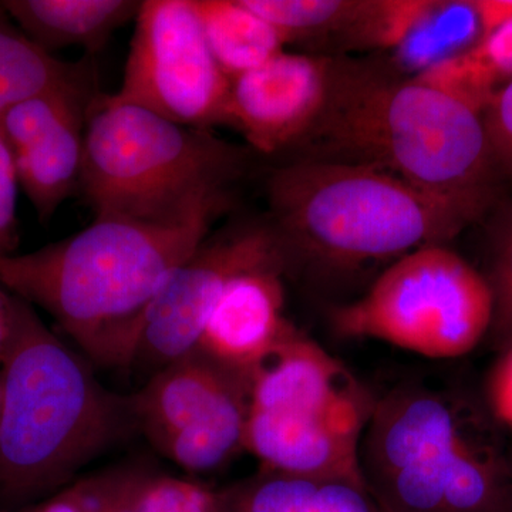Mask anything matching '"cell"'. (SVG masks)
Segmentation results:
<instances>
[{"label":"cell","mask_w":512,"mask_h":512,"mask_svg":"<svg viewBox=\"0 0 512 512\" xmlns=\"http://www.w3.org/2000/svg\"><path fill=\"white\" fill-rule=\"evenodd\" d=\"M285 278L281 269H258L234 279L195 349L251 379L296 330L285 318Z\"/></svg>","instance_id":"5bb4252c"},{"label":"cell","mask_w":512,"mask_h":512,"mask_svg":"<svg viewBox=\"0 0 512 512\" xmlns=\"http://www.w3.org/2000/svg\"><path fill=\"white\" fill-rule=\"evenodd\" d=\"M0 363V495L25 503L59 490L137 431L131 397L107 390L30 303L10 293Z\"/></svg>","instance_id":"277c9868"},{"label":"cell","mask_w":512,"mask_h":512,"mask_svg":"<svg viewBox=\"0 0 512 512\" xmlns=\"http://www.w3.org/2000/svg\"><path fill=\"white\" fill-rule=\"evenodd\" d=\"M20 183L12 148L0 127V259L15 255L19 245Z\"/></svg>","instance_id":"d4e9b609"},{"label":"cell","mask_w":512,"mask_h":512,"mask_svg":"<svg viewBox=\"0 0 512 512\" xmlns=\"http://www.w3.org/2000/svg\"><path fill=\"white\" fill-rule=\"evenodd\" d=\"M375 403L348 367L295 330L251 377L245 451L261 470L366 487L360 447Z\"/></svg>","instance_id":"52a82bcc"},{"label":"cell","mask_w":512,"mask_h":512,"mask_svg":"<svg viewBox=\"0 0 512 512\" xmlns=\"http://www.w3.org/2000/svg\"><path fill=\"white\" fill-rule=\"evenodd\" d=\"M493 320L490 282L446 245L402 256L360 298L330 312L339 338L380 340L430 359L473 352Z\"/></svg>","instance_id":"ba28073f"},{"label":"cell","mask_w":512,"mask_h":512,"mask_svg":"<svg viewBox=\"0 0 512 512\" xmlns=\"http://www.w3.org/2000/svg\"><path fill=\"white\" fill-rule=\"evenodd\" d=\"M360 468L384 512H512L503 427L463 387L410 380L376 397Z\"/></svg>","instance_id":"5b68a950"},{"label":"cell","mask_w":512,"mask_h":512,"mask_svg":"<svg viewBox=\"0 0 512 512\" xmlns=\"http://www.w3.org/2000/svg\"><path fill=\"white\" fill-rule=\"evenodd\" d=\"M23 512H87L82 480L57 493L55 497Z\"/></svg>","instance_id":"83f0119b"},{"label":"cell","mask_w":512,"mask_h":512,"mask_svg":"<svg viewBox=\"0 0 512 512\" xmlns=\"http://www.w3.org/2000/svg\"><path fill=\"white\" fill-rule=\"evenodd\" d=\"M485 133L500 177L512 181V80L501 86L483 111Z\"/></svg>","instance_id":"cb8c5ba5"},{"label":"cell","mask_w":512,"mask_h":512,"mask_svg":"<svg viewBox=\"0 0 512 512\" xmlns=\"http://www.w3.org/2000/svg\"><path fill=\"white\" fill-rule=\"evenodd\" d=\"M143 473L138 468L120 467L83 478L87 512H136L137 488Z\"/></svg>","instance_id":"603a6c76"},{"label":"cell","mask_w":512,"mask_h":512,"mask_svg":"<svg viewBox=\"0 0 512 512\" xmlns=\"http://www.w3.org/2000/svg\"><path fill=\"white\" fill-rule=\"evenodd\" d=\"M288 43L338 40L356 47L367 2L352 0H242Z\"/></svg>","instance_id":"ffe728a7"},{"label":"cell","mask_w":512,"mask_h":512,"mask_svg":"<svg viewBox=\"0 0 512 512\" xmlns=\"http://www.w3.org/2000/svg\"><path fill=\"white\" fill-rule=\"evenodd\" d=\"M258 269H281L288 278L284 249L268 221L211 232L148 308L130 370L150 377L197 348L231 282Z\"/></svg>","instance_id":"8fae6325"},{"label":"cell","mask_w":512,"mask_h":512,"mask_svg":"<svg viewBox=\"0 0 512 512\" xmlns=\"http://www.w3.org/2000/svg\"><path fill=\"white\" fill-rule=\"evenodd\" d=\"M497 89L512 80V22L494 30L471 50Z\"/></svg>","instance_id":"484cf974"},{"label":"cell","mask_w":512,"mask_h":512,"mask_svg":"<svg viewBox=\"0 0 512 512\" xmlns=\"http://www.w3.org/2000/svg\"><path fill=\"white\" fill-rule=\"evenodd\" d=\"M247 148L99 94L87 119L80 194L94 217L183 224L232 205Z\"/></svg>","instance_id":"8992f818"},{"label":"cell","mask_w":512,"mask_h":512,"mask_svg":"<svg viewBox=\"0 0 512 512\" xmlns=\"http://www.w3.org/2000/svg\"><path fill=\"white\" fill-rule=\"evenodd\" d=\"M485 278L494 293V320L488 338L501 352L512 343V208L495 232L490 274Z\"/></svg>","instance_id":"7402d4cb"},{"label":"cell","mask_w":512,"mask_h":512,"mask_svg":"<svg viewBox=\"0 0 512 512\" xmlns=\"http://www.w3.org/2000/svg\"><path fill=\"white\" fill-rule=\"evenodd\" d=\"M266 194L288 276L315 284L345 281L416 249L446 245L483 217L379 168L309 157L274 168Z\"/></svg>","instance_id":"3957f363"},{"label":"cell","mask_w":512,"mask_h":512,"mask_svg":"<svg viewBox=\"0 0 512 512\" xmlns=\"http://www.w3.org/2000/svg\"><path fill=\"white\" fill-rule=\"evenodd\" d=\"M3 8L26 36L45 52L82 47L100 52L113 33L136 20L134 0H5Z\"/></svg>","instance_id":"9a60e30c"},{"label":"cell","mask_w":512,"mask_h":512,"mask_svg":"<svg viewBox=\"0 0 512 512\" xmlns=\"http://www.w3.org/2000/svg\"><path fill=\"white\" fill-rule=\"evenodd\" d=\"M299 157L379 168L485 214L498 175L483 113L453 94L363 64L330 60L328 99Z\"/></svg>","instance_id":"6da1fadb"},{"label":"cell","mask_w":512,"mask_h":512,"mask_svg":"<svg viewBox=\"0 0 512 512\" xmlns=\"http://www.w3.org/2000/svg\"><path fill=\"white\" fill-rule=\"evenodd\" d=\"M0 403H2V389H0Z\"/></svg>","instance_id":"4dcf8cb0"},{"label":"cell","mask_w":512,"mask_h":512,"mask_svg":"<svg viewBox=\"0 0 512 512\" xmlns=\"http://www.w3.org/2000/svg\"><path fill=\"white\" fill-rule=\"evenodd\" d=\"M231 207L173 225L94 217L72 237L0 259V285L49 313L92 362L130 370L151 303Z\"/></svg>","instance_id":"7a4b0ae2"},{"label":"cell","mask_w":512,"mask_h":512,"mask_svg":"<svg viewBox=\"0 0 512 512\" xmlns=\"http://www.w3.org/2000/svg\"><path fill=\"white\" fill-rule=\"evenodd\" d=\"M251 379L198 349L131 394L137 431L187 473H210L245 450Z\"/></svg>","instance_id":"9c48e42d"},{"label":"cell","mask_w":512,"mask_h":512,"mask_svg":"<svg viewBox=\"0 0 512 512\" xmlns=\"http://www.w3.org/2000/svg\"><path fill=\"white\" fill-rule=\"evenodd\" d=\"M97 96L90 64L79 76L16 104L0 119L20 188L43 224L80 192L87 119Z\"/></svg>","instance_id":"7c38bea8"},{"label":"cell","mask_w":512,"mask_h":512,"mask_svg":"<svg viewBox=\"0 0 512 512\" xmlns=\"http://www.w3.org/2000/svg\"><path fill=\"white\" fill-rule=\"evenodd\" d=\"M483 39L476 0H420L412 22L389 53L399 72L416 77L470 52Z\"/></svg>","instance_id":"e0dca14e"},{"label":"cell","mask_w":512,"mask_h":512,"mask_svg":"<svg viewBox=\"0 0 512 512\" xmlns=\"http://www.w3.org/2000/svg\"><path fill=\"white\" fill-rule=\"evenodd\" d=\"M510 456H511V464H512V451H511V453H510Z\"/></svg>","instance_id":"1f68e13d"},{"label":"cell","mask_w":512,"mask_h":512,"mask_svg":"<svg viewBox=\"0 0 512 512\" xmlns=\"http://www.w3.org/2000/svg\"><path fill=\"white\" fill-rule=\"evenodd\" d=\"M215 62L229 80L284 52L285 42L242 0H192Z\"/></svg>","instance_id":"ac0fdd59"},{"label":"cell","mask_w":512,"mask_h":512,"mask_svg":"<svg viewBox=\"0 0 512 512\" xmlns=\"http://www.w3.org/2000/svg\"><path fill=\"white\" fill-rule=\"evenodd\" d=\"M90 62L66 63L40 49L0 2V119L16 104L74 79Z\"/></svg>","instance_id":"d6986e66"},{"label":"cell","mask_w":512,"mask_h":512,"mask_svg":"<svg viewBox=\"0 0 512 512\" xmlns=\"http://www.w3.org/2000/svg\"><path fill=\"white\" fill-rule=\"evenodd\" d=\"M12 328V305H10V292L0 285V359L5 353Z\"/></svg>","instance_id":"f546056e"},{"label":"cell","mask_w":512,"mask_h":512,"mask_svg":"<svg viewBox=\"0 0 512 512\" xmlns=\"http://www.w3.org/2000/svg\"><path fill=\"white\" fill-rule=\"evenodd\" d=\"M134 22L123 83L111 97L185 127L225 124L231 80L212 56L192 0H144Z\"/></svg>","instance_id":"30bf717a"},{"label":"cell","mask_w":512,"mask_h":512,"mask_svg":"<svg viewBox=\"0 0 512 512\" xmlns=\"http://www.w3.org/2000/svg\"><path fill=\"white\" fill-rule=\"evenodd\" d=\"M136 512H222L220 491L185 478L144 471Z\"/></svg>","instance_id":"44dd1931"},{"label":"cell","mask_w":512,"mask_h":512,"mask_svg":"<svg viewBox=\"0 0 512 512\" xmlns=\"http://www.w3.org/2000/svg\"><path fill=\"white\" fill-rule=\"evenodd\" d=\"M484 37L512 22V0H476Z\"/></svg>","instance_id":"f1b7e54d"},{"label":"cell","mask_w":512,"mask_h":512,"mask_svg":"<svg viewBox=\"0 0 512 512\" xmlns=\"http://www.w3.org/2000/svg\"><path fill=\"white\" fill-rule=\"evenodd\" d=\"M330 60L281 52L232 80L225 124L275 156L302 143L328 99Z\"/></svg>","instance_id":"4fadbf2b"},{"label":"cell","mask_w":512,"mask_h":512,"mask_svg":"<svg viewBox=\"0 0 512 512\" xmlns=\"http://www.w3.org/2000/svg\"><path fill=\"white\" fill-rule=\"evenodd\" d=\"M220 500L222 512H384L365 485L261 468Z\"/></svg>","instance_id":"2e32d148"},{"label":"cell","mask_w":512,"mask_h":512,"mask_svg":"<svg viewBox=\"0 0 512 512\" xmlns=\"http://www.w3.org/2000/svg\"><path fill=\"white\" fill-rule=\"evenodd\" d=\"M484 402L497 423L512 430V343L501 350L488 375Z\"/></svg>","instance_id":"4316f807"}]
</instances>
